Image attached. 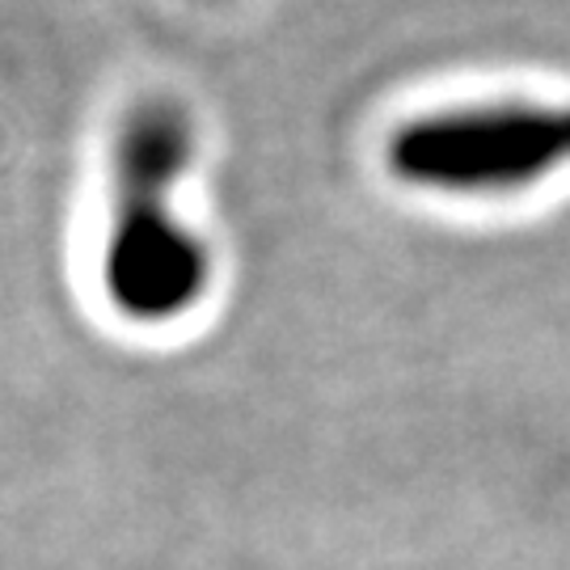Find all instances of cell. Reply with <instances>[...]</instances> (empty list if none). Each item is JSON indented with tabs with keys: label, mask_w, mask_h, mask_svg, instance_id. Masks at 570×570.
<instances>
[{
	"label": "cell",
	"mask_w": 570,
	"mask_h": 570,
	"mask_svg": "<svg viewBox=\"0 0 570 570\" xmlns=\"http://www.w3.org/2000/svg\"><path fill=\"white\" fill-rule=\"evenodd\" d=\"M190 161L195 127L186 106L174 98H144L122 115L98 284L110 313L127 326L169 330L212 296V245L174 212V190L183 186Z\"/></svg>",
	"instance_id": "cell-1"
},
{
	"label": "cell",
	"mask_w": 570,
	"mask_h": 570,
	"mask_svg": "<svg viewBox=\"0 0 570 570\" xmlns=\"http://www.w3.org/2000/svg\"><path fill=\"white\" fill-rule=\"evenodd\" d=\"M389 174L444 199H508L570 169V102H465L397 122Z\"/></svg>",
	"instance_id": "cell-2"
}]
</instances>
